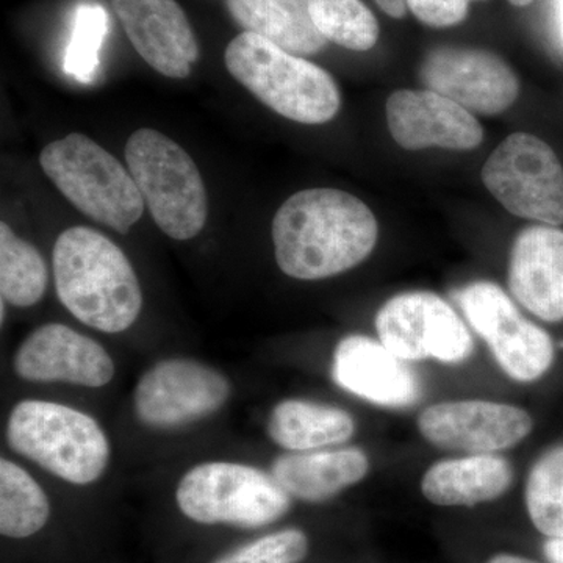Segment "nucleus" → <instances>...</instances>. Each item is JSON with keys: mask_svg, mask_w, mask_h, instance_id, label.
<instances>
[{"mask_svg": "<svg viewBox=\"0 0 563 563\" xmlns=\"http://www.w3.org/2000/svg\"><path fill=\"white\" fill-rule=\"evenodd\" d=\"M277 265L292 279L321 280L361 265L379 236L362 199L335 188H310L282 203L273 220Z\"/></svg>", "mask_w": 563, "mask_h": 563, "instance_id": "f257e3e1", "label": "nucleus"}, {"mask_svg": "<svg viewBox=\"0 0 563 563\" xmlns=\"http://www.w3.org/2000/svg\"><path fill=\"white\" fill-rule=\"evenodd\" d=\"M55 287L77 320L106 333H120L140 317L143 295L131 262L95 229L70 228L54 246Z\"/></svg>", "mask_w": 563, "mask_h": 563, "instance_id": "f03ea898", "label": "nucleus"}, {"mask_svg": "<svg viewBox=\"0 0 563 563\" xmlns=\"http://www.w3.org/2000/svg\"><path fill=\"white\" fill-rule=\"evenodd\" d=\"M224 62L233 79L287 120L324 124L342 107V95L328 70L255 33L233 38Z\"/></svg>", "mask_w": 563, "mask_h": 563, "instance_id": "7ed1b4c3", "label": "nucleus"}, {"mask_svg": "<svg viewBox=\"0 0 563 563\" xmlns=\"http://www.w3.org/2000/svg\"><path fill=\"white\" fill-rule=\"evenodd\" d=\"M7 442L70 484L95 483L110 461V444L90 415L49 401H22L10 413Z\"/></svg>", "mask_w": 563, "mask_h": 563, "instance_id": "20e7f679", "label": "nucleus"}, {"mask_svg": "<svg viewBox=\"0 0 563 563\" xmlns=\"http://www.w3.org/2000/svg\"><path fill=\"white\" fill-rule=\"evenodd\" d=\"M40 165L77 210L113 231L128 233L143 214L131 172L87 135L70 133L47 144Z\"/></svg>", "mask_w": 563, "mask_h": 563, "instance_id": "39448f33", "label": "nucleus"}, {"mask_svg": "<svg viewBox=\"0 0 563 563\" xmlns=\"http://www.w3.org/2000/svg\"><path fill=\"white\" fill-rule=\"evenodd\" d=\"M125 162L155 224L179 242L195 239L209 214L206 185L176 141L152 129L132 133Z\"/></svg>", "mask_w": 563, "mask_h": 563, "instance_id": "423d86ee", "label": "nucleus"}, {"mask_svg": "<svg viewBox=\"0 0 563 563\" xmlns=\"http://www.w3.org/2000/svg\"><path fill=\"white\" fill-rule=\"evenodd\" d=\"M177 504L196 523L254 529L280 520L290 510L291 496L272 473L242 463L209 462L181 477Z\"/></svg>", "mask_w": 563, "mask_h": 563, "instance_id": "0eeeda50", "label": "nucleus"}, {"mask_svg": "<svg viewBox=\"0 0 563 563\" xmlns=\"http://www.w3.org/2000/svg\"><path fill=\"white\" fill-rule=\"evenodd\" d=\"M483 181L515 217L563 224V166L539 136L525 132L507 136L485 162Z\"/></svg>", "mask_w": 563, "mask_h": 563, "instance_id": "6e6552de", "label": "nucleus"}, {"mask_svg": "<svg viewBox=\"0 0 563 563\" xmlns=\"http://www.w3.org/2000/svg\"><path fill=\"white\" fill-rule=\"evenodd\" d=\"M455 302L507 376L533 383L550 372L555 355L550 333L525 318L499 285L473 282L455 292Z\"/></svg>", "mask_w": 563, "mask_h": 563, "instance_id": "1a4fd4ad", "label": "nucleus"}, {"mask_svg": "<svg viewBox=\"0 0 563 563\" xmlns=\"http://www.w3.org/2000/svg\"><path fill=\"white\" fill-rule=\"evenodd\" d=\"M379 342L407 362L435 358L459 365L472 357L470 329L439 295L409 291L393 296L376 317Z\"/></svg>", "mask_w": 563, "mask_h": 563, "instance_id": "9d476101", "label": "nucleus"}, {"mask_svg": "<svg viewBox=\"0 0 563 563\" xmlns=\"http://www.w3.org/2000/svg\"><path fill=\"white\" fill-rule=\"evenodd\" d=\"M231 384L217 369L188 358L155 363L133 393L136 417L154 429H177L217 413Z\"/></svg>", "mask_w": 563, "mask_h": 563, "instance_id": "9b49d317", "label": "nucleus"}, {"mask_svg": "<svg viewBox=\"0 0 563 563\" xmlns=\"http://www.w3.org/2000/svg\"><path fill=\"white\" fill-rule=\"evenodd\" d=\"M420 79L428 90L485 117L510 109L520 95L512 68L499 55L474 47L429 51L421 63Z\"/></svg>", "mask_w": 563, "mask_h": 563, "instance_id": "f8f14e48", "label": "nucleus"}, {"mask_svg": "<svg viewBox=\"0 0 563 563\" xmlns=\"http://www.w3.org/2000/svg\"><path fill=\"white\" fill-rule=\"evenodd\" d=\"M532 428L526 410L492 401L433 404L418 417V429L429 443L466 454L509 450L523 442Z\"/></svg>", "mask_w": 563, "mask_h": 563, "instance_id": "ddd939ff", "label": "nucleus"}, {"mask_svg": "<svg viewBox=\"0 0 563 563\" xmlns=\"http://www.w3.org/2000/svg\"><path fill=\"white\" fill-rule=\"evenodd\" d=\"M14 372L31 383H66L99 388L113 379L109 352L90 336L65 324L33 331L14 355Z\"/></svg>", "mask_w": 563, "mask_h": 563, "instance_id": "4468645a", "label": "nucleus"}, {"mask_svg": "<svg viewBox=\"0 0 563 563\" xmlns=\"http://www.w3.org/2000/svg\"><path fill=\"white\" fill-rule=\"evenodd\" d=\"M393 140L409 151L443 147L470 151L484 140L472 111L432 90H398L385 106Z\"/></svg>", "mask_w": 563, "mask_h": 563, "instance_id": "2eb2a0df", "label": "nucleus"}, {"mask_svg": "<svg viewBox=\"0 0 563 563\" xmlns=\"http://www.w3.org/2000/svg\"><path fill=\"white\" fill-rule=\"evenodd\" d=\"M333 383L366 402L407 409L420 401L422 385L409 362L365 335H347L336 344Z\"/></svg>", "mask_w": 563, "mask_h": 563, "instance_id": "dca6fc26", "label": "nucleus"}, {"mask_svg": "<svg viewBox=\"0 0 563 563\" xmlns=\"http://www.w3.org/2000/svg\"><path fill=\"white\" fill-rule=\"evenodd\" d=\"M129 40L144 62L172 79H187L199 47L176 0H111Z\"/></svg>", "mask_w": 563, "mask_h": 563, "instance_id": "f3484780", "label": "nucleus"}, {"mask_svg": "<svg viewBox=\"0 0 563 563\" xmlns=\"http://www.w3.org/2000/svg\"><path fill=\"white\" fill-rule=\"evenodd\" d=\"M509 290L542 321L563 320V231L531 225L518 233L510 251Z\"/></svg>", "mask_w": 563, "mask_h": 563, "instance_id": "a211bd4d", "label": "nucleus"}, {"mask_svg": "<svg viewBox=\"0 0 563 563\" xmlns=\"http://www.w3.org/2000/svg\"><path fill=\"white\" fill-rule=\"evenodd\" d=\"M368 470V455L358 448H346L282 454L273 463L272 476L288 495L322 503L361 483Z\"/></svg>", "mask_w": 563, "mask_h": 563, "instance_id": "6ab92c4d", "label": "nucleus"}, {"mask_svg": "<svg viewBox=\"0 0 563 563\" xmlns=\"http://www.w3.org/2000/svg\"><path fill=\"white\" fill-rule=\"evenodd\" d=\"M514 470L495 454H468L433 463L421 481L424 498L437 506L472 507L490 503L509 490Z\"/></svg>", "mask_w": 563, "mask_h": 563, "instance_id": "aec40b11", "label": "nucleus"}, {"mask_svg": "<svg viewBox=\"0 0 563 563\" xmlns=\"http://www.w3.org/2000/svg\"><path fill=\"white\" fill-rule=\"evenodd\" d=\"M244 32L255 33L291 54L314 55L328 40L314 27L309 0H225Z\"/></svg>", "mask_w": 563, "mask_h": 563, "instance_id": "412c9836", "label": "nucleus"}, {"mask_svg": "<svg viewBox=\"0 0 563 563\" xmlns=\"http://www.w3.org/2000/svg\"><path fill=\"white\" fill-rule=\"evenodd\" d=\"M355 432L350 413L336 407L301 399H287L274 407L268 418V435L292 453L317 451L347 442Z\"/></svg>", "mask_w": 563, "mask_h": 563, "instance_id": "4be33fe9", "label": "nucleus"}, {"mask_svg": "<svg viewBox=\"0 0 563 563\" xmlns=\"http://www.w3.org/2000/svg\"><path fill=\"white\" fill-rule=\"evenodd\" d=\"M51 506L40 484L16 463L0 462V532L25 539L49 520Z\"/></svg>", "mask_w": 563, "mask_h": 563, "instance_id": "5701e85b", "label": "nucleus"}, {"mask_svg": "<svg viewBox=\"0 0 563 563\" xmlns=\"http://www.w3.org/2000/svg\"><path fill=\"white\" fill-rule=\"evenodd\" d=\"M49 274L44 258L33 244L0 224V292L11 306L32 307L46 292Z\"/></svg>", "mask_w": 563, "mask_h": 563, "instance_id": "b1692460", "label": "nucleus"}, {"mask_svg": "<svg viewBox=\"0 0 563 563\" xmlns=\"http://www.w3.org/2000/svg\"><path fill=\"white\" fill-rule=\"evenodd\" d=\"M314 27L344 49L365 52L379 40V22L362 0H309Z\"/></svg>", "mask_w": 563, "mask_h": 563, "instance_id": "393cba45", "label": "nucleus"}, {"mask_svg": "<svg viewBox=\"0 0 563 563\" xmlns=\"http://www.w3.org/2000/svg\"><path fill=\"white\" fill-rule=\"evenodd\" d=\"M526 507L543 536L563 540V446H555L533 463L526 484Z\"/></svg>", "mask_w": 563, "mask_h": 563, "instance_id": "a878e982", "label": "nucleus"}, {"mask_svg": "<svg viewBox=\"0 0 563 563\" xmlns=\"http://www.w3.org/2000/svg\"><path fill=\"white\" fill-rule=\"evenodd\" d=\"M109 32V14L99 3H81L74 13L73 31L66 47V74L80 81L92 84L99 69V54Z\"/></svg>", "mask_w": 563, "mask_h": 563, "instance_id": "bb28decb", "label": "nucleus"}, {"mask_svg": "<svg viewBox=\"0 0 563 563\" xmlns=\"http://www.w3.org/2000/svg\"><path fill=\"white\" fill-rule=\"evenodd\" d=\"M309 553V539L299 529L269 533L222 555L213 563H299Z\"/></svg>", "mask_w": 563, "mask_h": 563, "instance_id": "cd10ccee", "label": "nucleus"}, {"mask_svg": "<svg viewBox=\"0 0 563 563\" xmlns=\"http://www.w3.org/2000/svg\"><path fill=\"white\" fill-rule=\"evenodd\" d=\"M470 0H407L415 18L429 27H453L468 14Z\"/></svg>", "mask_w": 563, "mask_h": 563, "instance_id": "c85d7f7f", "label": "nucleus"}, {"mask_svg": "<svg viewBox=\"0 0 563 563\" xmlns=\"http://www.w3.org/2000/svg\"><path fill=\"white\" fill-rule=\"evenodd\" d=\"M374 2H376L377 7L385 11L388 16L396 18V20L406 16L407 9H409V7H407V0H374Z\"/></svg>", "mask_w": 563, "mask_h": 563, "instance_id": "c756f323", "label": "nucleus"}, {"mask_svg": "<svg viewBox=\"0 0 563 563\" xmlns=\"http://www.w3.org/2000/svg\"><path fill=\"white\" fill-rule=\"evenodd\" d=\"M544 555L551 563H563V540H548L544 543Z\"/></svg>", "mask_w": 563, "mask_h": 563, "instance_id": "7c9ffc66", "label": "nucleus"}, {"mask_svg": "<svg viewBox=\"0 0 563 563\" xmlns=\"http://www.w3.org/2000/svg\"><path fill=\"white\" fill-rule=\"evenodd\" d=\"M488 563H539L536 561H531V559L520 558V555L512 554H499L495 555V558L490 559Z\"/></svg>", "mask_w": 563, "mask_h": 563, "instance_id": "2f4dec72", "label": "nucleus"}, {"mask_svg": "<svg viewBox=\"0 0 563 563\" xmlns=\"http://www.w3.org/2000/svg\"><path fill=\"white\" fill-rule=\"evenodd\" d=\"M555 7H558L559 31L563 41V0H555Z\"/></svg>", "mask_w": 563, "mask_h": 563, "instance_id": "473e14b6", "label": "nucleus"}, {"mask_svg": "<svg viewBox=\"0 0 563 563\" xmlns=\"http://www.w3.org/2000/svg\"><path fill=\"white\" fill-rule=\"evenodd\" d=\"M509 2L515 7H526L529 5V3H532L533 0H509Z\"/></svg>", "mask_w": 563, "mask_h": 563, "instance_id": "72a5a7b5", "label": "nucleus"}, {"mask_svg": "<svg viewBox=\"0 0 563 563\" xmlns=\"http://www.w3.org/2000/svg\"><path fill=\"white\" fill-rule=\"evenodd\" d=\"M470 2H479V0H470Z\"/></svg>", "mask_w": 563, "mask_h": 563, "instance_id": "f704fd0d", "label": "nucleus"}]
</instances>
